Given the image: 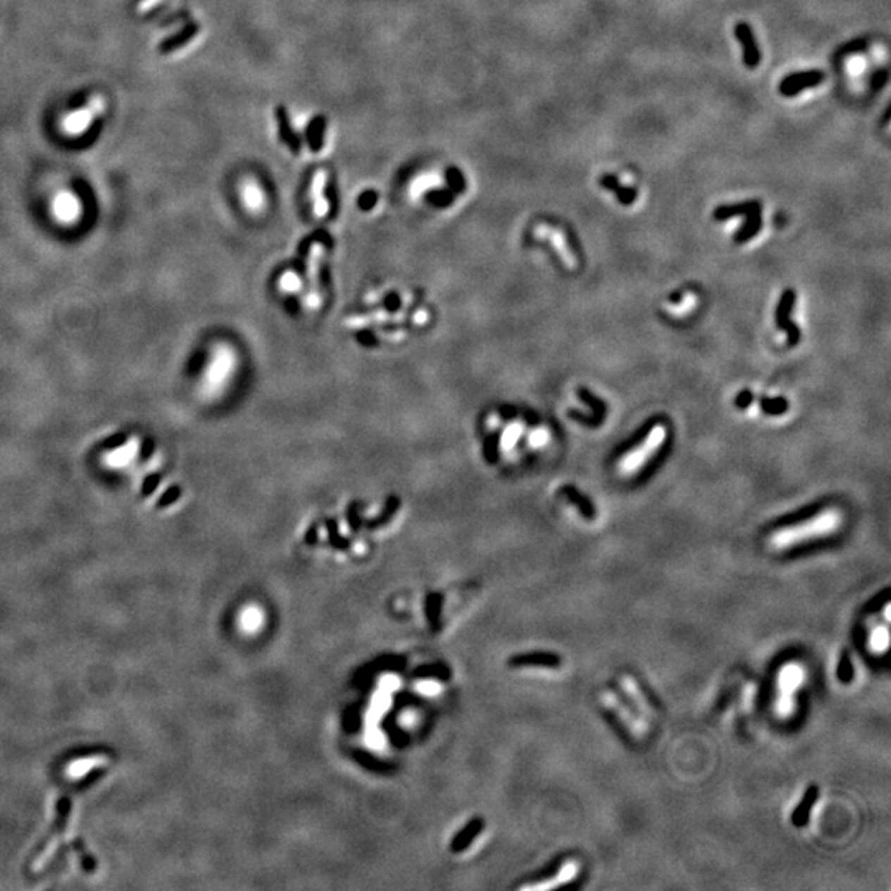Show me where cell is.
Listing matches in <instances>:
<instances>
[{
    "label": "cell",
    "mask_w": 891,
    "mask_h": 891,
    "mask_svg": "<svg viewBox=\"0 0 891 891\" xmlns=\"http://www.w3.org/2000/svg\"><path fill=\"white\" fill-rule=\"evenodd\" d=\"M325 182H327V173L324 170H319L316 173L314 182H312L311 187V197L314 200V213L319 218H324L329 211V204H327L325 197H324V189H325Z\"/></svg>",
    "instance_id": "obj_19"
},
{
    "label": "cell",
    "mask_w": 891,
    "mask_h": 891,
    "mask_svg": "<svg viewBox=\"0 0 891 891\" xmlns=\"http://www.w3.org/2000/svg\"><path fill=\"white\" fill-rule=\"evenodd\" d=\"M804 678H806V673H804V668L801 663L797 662H789L786 666H783L781 671L778 673V688H779V698H778V711L781 713L783 716H789L792 715V711L796 710V700H794V695L796 692L801 688V685L804 683Z\"/></svg>",
    "instance_id": "obj_3"
},
{
    "label": "cell",
    "mask_w": 891,
    "mask_h": 891,
    "mask_svg": "<svg viewBox=\"0 0 891 891\" xmlns=\"http://www.w3.org/2000/svg\"><path fill=\"white\" fill-rule=\"evenodd\" d=\"M428 319H430V314L426 311H416L413 316V322L416 325H425Z\"/></svg>",
    "instance_id": "obj_45"
},
{
    "label": "cell",
    "mask_w": 891,
    "mask_h": 891,
    "mask_svg": "<svg viewBox=\"0 0 891 891\" xmlns=\"http://www.w3.org/2000/svg\"><path fill=\"white\" fill-rule=\"evenodd\" d=\"M88 109L91 111V114H93V116H98V114H101V111H103V99H101V98H93V99H89Z\"/></svg>",
    "instance_id": "obj_44"
},
{
    "label": "cell",
    "mask_w": 891,
    "mask_h": 891,
    "mask_svg": "<svg viewBox=\"0 0 891 891\" xmlns=\"http://www.w3.org/2000/svg\"><path fill=\"white\" fill-rule=\"evenodd\" d=\"M243 199H244V201H247L248 208H251V210L261 208L263 197H261V194H259V190L256 192V189H247V192L243 194Z\"/></svg>",
    "instance_id": "obj_35"
},
{
    "label": "cell",
    "mask_w": 891,
    "mask_h": 891,
    "mask_svg": "<svg viewBox=\"0 0 891 891\" xmlns=\"http://www.w3.org/2000/svg\"><path fill=\"white\" fill-rule=\"evenodd\" d=\"M864 48H865V42H864V40H856V42H854V43H849V45H847V48H845V50L842 51V53H844V55H845V53L861 51V50H864Z\"/></svg>",
    "instance_id": "obj_47"
},
{
    "label": "cell",
    "mask_w": 891,
    "mask_h": 891,
    "mask_svg": "<svg viewBox=\"0 0 891 891\" xmlns=\"http://www.w3.org/2000/svg\"><path fill=\"white\" fill-rule=\"evenodd\" d=\"M548 440H550V432H548L545 428H538V430H535L532 435H530L528 442H530V446L540 447L543 444H547Z\"/></svg>",
    "instance_id": "obj_36"
},
{
    "label": "cell",
    "mask_w": 891,
    "mask_h": 891,
    "mask_svg": "<svg viewBox=\"0 0 891 891\" xmlns=\"http://www.w3.org/2000/svg\"><path fill=\"white\" fill-rule=\"evenodd\" d=\"M666 440V426L656 425L645 436V440L640 442L637 447H634L629 454H625L619 461V472L623 475H634L652 459L654 454L661 449L662 442Z\"/></svg>",
    "instance_id": "obj_2"
},
{
    "label": "cell",
    "mask_w": 891,
    "mask_h": 891,
    "mask_svg": "<svg viewBox=\"0 0 891 891\" xmlns=\"http://www.w3.org/2000/svg\"><path fill=\"white\" fill-rule=\"evenodd\" d=\"M888 640H890V634L888 629L885 625H880L876 628L873 633L870 635V647L875 650V652H883V650L888 649Z\"/></svg>",
    "instance_id": "obj_26"
},
{
    "label": "cell",
    "mask_w": 891,
    "mask_h": 891,
    "mask_svg": "<svg viewBox=\"0 0 891 891\" xmlns=\"http://www.w3.org/2000/svg\"><path fill=\"white\" fill-rule=\"evenodd\" d=\"M367 743L372 746V748H377V749L383 748V743H385L383 735L377 730H370L367 733Z\"/></svg>",
    "instance_id": "obj_39"
},
{
    "label": "cell",
    "mask_w": 891,
    "mask_h": 891,
    "mask_svg": "<svg viewBox=\"0 0 891 891\" xmlns=\"http://www.w3.org/2000/svg\"><path fill=\"white\" fill-rule=\"evenodd\" d=\"M754 211H761V204L759 201H743V204H736V205H721L713 211V218L716 221H726L730 218H735V216H748Z\"/></svg>",
    "instance_id": "obj_16"
},
{
    "label": "cell",
    "mask_w": 891,
    "mask_h": 891,
    "mask_svg": "<svg viewBox=\"0 0 891 891\" xmlns=\"http://www.w3.org/2000/svg\"><path fill=\"white\" fill-rule=\"evenodd\" d=\"M418 692L423 693V695H436L440 692V683L432 680H423L418 683Z\"/></svg>",
    "instance_id": "obj_38"
},
{
    "label": "cell",
    "mask_w": 891,
    "mask_h": 891,
    "mask_svg": "<svg viewBox=\"0 0 891 891\" xmlns=\"http://www.w3.org/2000/svg\"><path fill=\"white\" fill-rule=\"evenodd\" d=\"M261 623H263V614L258 608H248L242 614V628L247 630V633H254V630H258L259 628H261Z\"/></svg>",
    "instance_id": "obj_24"
},
{
    "label": "cell",
    "mask_w": 891,
    "mask_h": 891,
    "mask_svg": "<svg viewBox=\"0 0 891 891\" xmlns=\"http://www.w3.org/2000/svg\"><path fill=\"white\" fill-rule=\"evenodd\" d=\"M695 304H697V296L695 294L688 292L683 296V299L678 302L677 306H668V312L673 316H685L693 309V307H695Z\"/></svg>",
    "instance_id": "obj_28"
},
{
    "label": "cell",
    "mask_w": 891,
    "mask_h": 891,
    "mask_svg": "<svg viewBox=\"0 0 891 891\" xmlns=\"http://www.w3.org/2000/svg\"><path fill=\"white\" fill-rule=\"evenodd\" d=\"M398 683L399 682H398L397 677H393V675L392 677H385L383 680H382V690L388 692V693L393 692L394 688H398Z\"/></svg>",
    "instance_id": "obj_43"
},
{
    "label": "cell",
    "mask_w": 891,
    "mask_h": 891,
    "mask_svg": "<svg viewBox=\"0 0 891 891\" xmlns=\"http://www.w3.org/2000/svg\"><path fill=\"white\" fill-rule=\"evenodd\" d=\"M886 80H888V73H886V70L876 71V73L873 75V78H871V86H873V89H881L883 88V85L886 83Z\"/></svg>",
    "instance_id": "obj_41"
},
{
    "label": "cell",
    "mask_w": 891,
    "mask_h": 891,
    "mask_svg": "<svg viewBox=\"0 0 891 891\" xmlns=\"http://www.w3.org/2000/svg\"><path fill=\"white\" fill-rule=\"evenodd\" d=\"M93 118L94 116L91 114V111L88 108L73 111V113L66 114L63 118L61 129H63V132L68 134V136H80V134L88 131Z\"/></svg>",
    "instance_id": "obj_14"
},
{
    "label": "cell",
    "mask_w": 891,
    "mask_h": 891,
    "mask_svg": "<svg viewBox=\"0 0 891 891\" xmlns=\"http://www.w3.org/2000/svg\"><path fill=\"white\" fill-rule=\"evenodd\" d=\"M51 210L60 221H63V223H73V221L78 220L81 213V204L75 194L63 190L53 199Z\"/></svg>",
    "instance_id": "obj_10"
},
{
    "label": "cell",
    "mask_w": 891,
    "mask_h": 891,
    "mask_svg": "<svg viewBox=\"0 0 891 891\" xmlns=\"http://www.w3.org/2000/svg\"><path fill=\"white\" fill-rule=\"evenodd\" d=\"M580 398L587 404V406L591 408V425L596 426V425H599V423H603L604 416H606L604 403L601 401V399L596 398L594 394H592L591 392H587V390H585V388L580 390Z\"/></svg>",
    "instance_id": "obj_21"
},
{
    "label": "cell",
    "mask_w": 891,
    "mask_h": 891,
    "mask_svg": "<svg viewBox=\"0 0 891 891\" xmlns=\"http://www.w3.org/2000/svg\"><path fill=\"white\" fill-rule=\"evenodd\" d=\"M440 608H441V598L437 594H430L428 596V603H426V611H428V621L435 625V629H437V621H440Z\"/></svg>",
    "instance_id": "obj_31"
},
{
    "label": "cell",
    "mask_w": 891,
    "mask_h": 891,
    "mask_svg": "<svg viewBox=\"0 0 891 891\" xmlns=\"http://www.w3.org/2000/svg\"><path fill=\"white\" fill-rule=\"evenodd\" d=\"M621 687H623L624 693L628 695L630 703H633V706L640 713V715L654 716V713L656 711H654V708L650 706L647 697L644 695V692L640 690V687L635 683L633 677L624 675L623 678H621Z\"/></svg>",
    "instance_id": "obj_13"
},
{
    "label": "cell",
    "mask_w": 891,
    "mask_h": 891,
    "mask_svg": "<svg viewBox=\"0 0 891 891\" xmlns=\"http://www.w3.org/2000/svg\"><path fill=\"white\" fill-rule=\"evenodd\" d=\"M761 406H763L764 413L778 416V414H783L784 411H787L789 404H787V399H784V398H776V399L764 398L763 403H761Z\"/></svg>",
    "instance_id": "obj_30"
},
{
    "label": "cell",
    "mask_w": 891,
    "mask_h": 891,
    "mask_svg": "<svg viewBox=\"0 0 891 891\" xmlns=\"http://www.w3.org/2000/svg\"><path fill=\"white\" fill-rule=\"evenodd\" d=\"M324 248L320 244H314L309 254V264H307V279H309V292L304 297V304L307 309H317L320 306L322 297L319 291V264L324 256Z\"/></svg>",
    "instance_id": "obj_7"
},
{
    "label": "cell",
    "mask_w": 891,
    "mask_h": 891,
    "mask_svg": "<svg viewBox=\"0 0 891 891\" xmlns=\"http://www.w3.org/2000/svg\"><path fill=\"white\" fill-rule=\"evenodd\" d=\"M818 797V789L817 786H811L804 794L802 801L799 802V806L794 809L792 812V823L796 827H804L809 822V817H811V811L814 807V804L817 802Z\"/></svg>",
    "instance_id": "obj_18"
},
{
    "label": "cell",
    "mask_w": 891,
    "mask_h": 891,
    "mask_svg": "<svg viewBox=\"0 0 891 891\" xmlns=\"http://www.w3.org/2000/svg\"><path fill=\"white\" fill-rule=\"evenodd\" d=\"M563 492H565L566 497L576 505L578 510H580V512L585 515V517L594 518L596 512H594V507H592V504H591L590 499H586L585 495L580 494L576 489H573V487H565V489H563Z\"/></svg>",
    "instance_id": "obj_22"
},
{
    "label": "cell",
    "mask_w": 891,
    "mask_h": 891,
    "mask_svg": "<svg viewBox=\"0 0 891 891\" xmlns=\"http://www.w3.org/2000/svg\"><path fill=\"white\" fill-rule=\"evenodd\" d=\"M535 235H537L538 238L550 239V242L553 243V247H555V249L558 251V254L561 256L563 263H565V266L568 269H575L576 268V256H573V253L570 251V248H568L566 239H565V236H563L561 231L553 230V228H550V226H547V225H540L537 230H535Z\"/></svg>",
    "instance_id": "obj_12"
},
{
    "label": "cell",
    "mask_w": 891,
    "mask_h": 891,
    "mask_svg": "<svg viewBox=\"0 0 891 891\" xmlns=\"http://www.w3.org/2000/svg\"><path fill=\"white\" fill-rule=\"evenodd\" d=\"M613 194H616V197H618V200L623 205H625V206L633 205L634 201L637 200V192H635L634 187H625V185L619 184L618 187H616V190L613 192Z\"/></svg>",
    "instance_id": "obj_32"
},
{
    "label": "cell",
    "mask_w": 891,
    "mask_h": 891,
    "mask_svg": "<svg viewBox=\"0 0 891 891\" xmlns=\"http://www.w3.org/2000/svg\"><path fill=\"white\" fill-rule=\"evenodd\" d=\"M794 301H796V294L792 291H786L783 294L781 302H779L778 311H776V322L778 327L781 330L786 332L789 335V345H794L799 342V337H801V332L796 325L792 324L791 320V312L794 307Z\"/></svg>",
    "instance_id": "obj_9"
},
{
    "label": "cell",
    "mask_w": 891,
    "mask_h": 891,
    "mask_svg": "<svg viewBox=\"0 0 891 891\" xmlns=\"http://www.w3.org/2000/svg\"><path fill=\"white\" fill-rule=\"evenodd\" d=\"M388 706H390V695H388V692L382 690L377 697L373 698L372 710H370V715H368L370 725H373L375 720H378L380 716H382L383 713L388 710Z\"/></svg>",
    "instance_id": "obj_25"
},
{
    "label": "cell",
    "mask_w": 891,
    "mask_h": 891,
    "mask_svg": "<svg viewBox=\"0 0 891 891\" xmlns=\"http://www.w3.org/2000/svg\"><path fill=\"white\" fill-rule=\"evenodd\" d=\"M619 184H621L619 178L613 175V173H604V175L599 177V185L609 192H614L616 187H618Z\"/></svg>",
    "instance_id": "obj_37"
},
{
    "label": "cell",
    "mask_w": 891,
    "mask_h": 891,
    "mask_svg": "<svg viewBox=\"0 0 891 891\" xmlns=\"http://www.w3.org/2000/svg\"><path fill=\"white\" fill-rule=\"evenodd\" d=\"M98 763H99V761H98V758H91V759H81V761H76V763H75V764H71V766H70V769H68V771H70V774H71V776H81V774H85V773H88V771H89L91 768H93V766H96V764H98Z\"/></svg>",
    "instance_id": "obj_33"
},
{
    "label": "cell",
    "mask_w": 891,
    "mask_h": 891,
    "mask_svg": "<svg viewBox=\"0 0 891 891\" xmlns=\"http://www.w3.org/2000/svg\"><path fill=\"white\" fill-rule=\"evenodd\" d=\"M578 871H580V865H578V861L570 860V861H566V864L563 865L560 870H558V873L553 876L550 881H547V883L530 885V886H525V888H528V890H550V888H556V886L565 885V883H568V881H571L578 875Z\"/></svg>",
    "instance_id": "obj_17"
},
{
    "label": "cell",
    "mask_w": 891,
    "mask_h": 891,
    "mask_svg": "<svg viewBox=\"0 0 891 891\" xmlns=\"http://www.w3.org/2000/svg\"><path fill=\"white\" fill-rule=\"evenodd\" d=\"M158 480H161V478H158L157 474L151 475V478H149V479L146 480V484H144V487H142V494H144V495H149V494H151V490H154V489L157 487Z\"/></svg>",
    "instance_id": "obj_42"
},
{
    "label": "cell",
    "mask_w": 891,
    "mask_h": 891,
    "mask_svg": "<svg viewBox=\"0 0 891 891\" xmlns=\"http://www.w3.org/2000/svg\"><path fill=\"white\" fill-rule=\"evenodd\" d=\"M735 37L740 42L741 51H743V63L748 68H756L761 63V51L751 27L746 22L736 23Z\"/></svg>",
    "instance_id": "obj_8"
},
{
    "label": "cell",
    "mask_w": 891,
    "mask_h": 891,
    "mask_svg": "<svg viewBox=\"0 0 891 891\" xmlns=\"http://www.w3.org/2000/svg\"><path fill=\"white\" fill-rule=\"evenodd\" d=\"M235 363H236L235 354L231 351L230 347H226V345L216 347L210 367L208 370H206V377L204 383V388L206 390V393L216 394L221 388H223V385L228 382L230 375L233 373Z\"/></svg>",
    "instance_id": "obj_4"
},
{
    "label": "cell",
    "mask_w": 891,
    "mask_h": 891,
    "mask_svg": "<svg viewBox=\"0 0 891 891\" xmlns=\"http://www.w3.org/2000/svg\"><path fill=\"white\" fill-rule=\"evenodd\" d=\"M601 702L604 703V706L608 708L611 713H614L618 716L621 723H623L625 728L633 731L634 736L637 738H644L647 735V723L645 720H642V716L637 715V710L635 708H629L625 706L623 700H621L619 695H616L613 692H603L601 693Z\"/></svg>",
    "instance_id": "obj_5"
},
{
    "label": "cell",
    "mask_w": 891,
    "mask_h": 891,
    "mask_svg": "<svg viewBox=\"0 0 891 891\" xmlns=\"http://www.w3.org/2000/svg\"><path fill=\"white\" fill-rule=\"evenodd\" d=\"M761 226H763V218H761V211H754V213L748 215V216H746L744 225L741 226V228L738 230V233L735 235V242L736 243L748 242V239H751L753 236H756V235L759 233Z\"/></svg>",
    "instance_id": "obj_20"
},
{
    "label": "cell",
    "mask_w": 891,
    "mask_h": 891,
    "mask_svg": "<svg viewBox=\"0 0 891 891\" xmlns=\"http://www.w3.org/2000/svg\"><path fill=\"white\" fill-rule=\"evenodd\" d=\"M842 525H844V513L840 510H822L814 517L802 520L801 523L787 525L773 532L768 538V545L771 550L776 552L791 550L792 547L802 545V543L832 537L835 532H839Z\"/></svg>",
    "instance_id": "obj_1"
},
{
    "label": "cell",
    "mask_w": 891,
    "mask_h": 891,
    "mask_svg": "<svg viewBox=\"0 0 891 891\" xmlns=\"http://www.w3.org/2000/svg\"><path fill=\"white\" fill-rule=\"evenodd\" d=\"M279 289L284 292H297L301 291V278L296 273L287 271L279 278Z\"/></svg>",
    "instance_id": "obj_29"
},
{
    "label": "cell",
    "mask_w": 891,
    "mask_h": 891,
    "mask_svg": "<svg viewBox=\"0 0 891 891\" xmlns=\"http://www.w3.org/2000/svg\"><path fill=\"white\" fill-rule=\"evenodd\" d=\"M837 675H839V678L844 683L850 682V678L854 677V668H852V662H850V659H849V656H847V654H844V656H842V661H840L839 671H837Z\"/></svg>",
    "instance_id": "obj_34"
},
{
    "label": "cell",
    "mask_w": 891,
    "mask_h": 891,
    "mask_svg": "<svg viewBox=\"0 0 891 891\" xmlns=\"http://www.w3.org/2000/svg\"><path fill=\"white\" fill-rule=\"evenodd\" d=\"M178 497H180V490H178L177 487H172L170 490H168L167 494H163L162 500H161V502H158V507H163V505H166V507H167V505H170V504L175 502V500H177Z\"/></svg>",
    "instance_id": "obj_40"
},
{
    "label": "cell",
    "mask_w": 891,
    "mask_h": 891,
    "mask_svg": "<svg viewBox=\"0 0 891 891\" xmlns=\"http://www.w3.org/2000/svg\"><path fill=\"white\" fill-rule=\"evenodd\" d=\"M823 80H825V75L821 70L792 73L781 80V83H779V93L786 96V98H792V96H797L799 93H802V91L809 88H816Z\"/></svg>",
    "instance_id": "obj_6"
},
{
    "label": "cell",
    "mask_w": 891,
    "mask_h": 891,
    "mask_svg": "<svg viewBox=\"0 0 891 891\" xmlns=\"http://www.w3.org/2000/svg\"><path fill=\"white\" fill-rule=\"evenodd\" d=\"M482 830H484L482 818H474V821H471L464 828H462L459 834L452 839V844H451L452 854H462L466 849H469V847L472 845V842L475 840V837H478Z\"/></svg>",
    "instance_id": "obj_15"
},
{
    "label": "cell",
    "mask_w": 891,
    "mask_h": 891,
    "mask_svg": "<svg viewBox=\"0 0 891 891\" xmlns=\"http://www.w3.org/2000/svg\"><path fill=\"white\" fill-rule=\"evenodd\" d=\"M406 317V312H399V314L393 316V314H373V316H367V317H354V319L347 320V325L350 327H360V325H368L370 322H383V320H399Z\"/></svg>",
    "instance_id": "obj_23"
},
{
    "label": "cell",
    "mask_w": 891,
    "mask_h": 891,
    "mask_svg": "<svg viewBox=\"0 0 891 891\" xmlns=\"http://www.w3.org/2000/svg\"><path fill=\"white\" fill-rule=\"evenodd\" d=\"M751 399H753V394H751L749 392H743L738 397V399H736V404H738L740 408H746L751 404Z\"/></svg>",
    "instance_id": "obj_46"
},
{
    "label": "cell",
    "mask_w": 891,
    "mask_h": 891,
    "mask_svg": "<svg viewBox=\"0 0 891 891\" xmlns=\"http://www.w3.org/2000/svg\"><path fill=\"white\" fill-rule=\"evenodd\" d=\"M124 441H126V436H124V435H118V436L111 437V440L108 441V446H109V447H118V446H121Z\"/></svg>",
    "instance_id": "obj_48"
},
{
    "label": "cell",
    "mask_w": 891,
    "mask_h": 891,
    "mask_svg": "<svg viewBox=\"0 0 891 891\" xmlns=\"http://www.w3.org/2000/svg\"><path fill=\"white\" fill-rule=\"evenodd\" d=\"M522 432H523V426L520 425V423H513V425H510L507 428V431L502 435V444H500L502 446V449L504 451L512 449V447L517 444V441L520 440V436H522Z\"/></svg>",
    "instance_id": "obj_27"
},
{
    "label": "cell",
    "mask_w": 891,
    "mask_h": 891,
    "mask_svg": "<svg viewBox=\"0 0 891 891\" xmlns=\"http://www.w3.org/2000/svg\"><path fill=\"white\" fill-rule=\"evenodd\" d=\"M510 667H543V668H558L561 663V659L553 652H527L513 656L509 661Z\"/></svg>",
    "instance_id": "obj_11"
}]
</instances>
